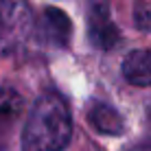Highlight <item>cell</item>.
<instances>
[{
  "label": "cell",
  "instance_id": "obj_1",
  "mask_svg": "<svg viewBox=\"0 0 151 151\" xmlns=\"http://www.w3.org/2000/svg\"><path fill=\"white\" fill-rule=\"evenodd\" d=\"M72 136V116L57 92L42 94L31 107L22 134V151H61Z\"/></svg>",
  "mask_w": 151,
  "mask_h": 151
},
{
  "label": "cell",
  "instance_id": "obj_2",
  "mask_svg": "<svg viewBox=\"0 0 151 151\" xmlns=\"http://www.w3.org/2000/svg\"><path fill=\"white\" fill-rule=\"evenodd\" d=\"M88 35H90V42L101 50H110L118 44L121 40V33H118V27L112 22L110 18V9H107L105 2H90V9H88Z\"/></svg>",
  "mask_w": 151,
  "mask_h": 151
},
{
  "label": "cell",
  "instance_id": "obj_3",
  "mask_svg": "<svg viewBox=\"0 0 151 151\" xmlns=\"http://www.w3.org/2000/svg\"><path fill=\"white\" fill-rule=\"evenodd\" d=\"M72 33V24L68 15L59 9H46L37 22V35L44 44L50 46H66Z\"/></svg>",
  "mask_w": 151,
  "mask_h": 151
},
{
  "label": "cell",
  "instance_id": "obj_4",
  "mask_svg": "<svg viewBox=\"0 0 151 151\" xmlns=\"http://www.w3.org/2000/svg\"><path fill=\"white\" fill-rule=\"evenodd\" d=\"M123 75L132 86H151V50H132L123 61Z\"/></svg>",
  "mask_w": 151,
  "mask_h": 151
},
{
  "label": "cell",
  "instance_id": "obj_5",
  "mask_svg": "<svg viewBox=\"0 0 151 151\" xmlns=\"http://www.w3.org/2000/svg\"><path fill=\"white\" fill-rule=\"evenodd\" d=\"M88 121L90 125L101 134H110V136H118L123 132V116L107 103H92L88 110Z\"/></svg>",
  "mask_w": 151,
  "mask_h": 151
},
{
  "label": "cell",
  "instance_id": "obj_6",
  "mask_svg": "<svg viewBox=\"0 0 151 151\" xmlns=\"http://www.w3.org/2000/svg\"><path fill=\"white\" fill-rule=\"evenodd\" d=\"M22 110V99L11 88H0V116L9 118Z\"/></svg>",
  "mask_w": 151,
  "mask_h": 151
},
{
  "label": "cell",
  "instance_id": "obj_7",
  "mask_svg": "<svg viewBox=\"0 0 151 151\" xmlns=\"http://www.w3.org/2000/svg\"><path fill=\"white\" fill-rule=\"evenodd\" d=\"M136 24L142 31H151V9L145 2H138L136 7Z\"/></svg>",
  "mask_w": 151,
  "mask_h": 151
},
{
  "label": "cell",
  "instance_id": "obj_8",
  "mask_svg": "<svg viewBox=\"0 0 151 151\" xmlns=\"http://www.w3.org/2000/svg\"><path fill=\"white\" fill-rule=\"evenodd\" d=\"M140 151H151V149H140Z\"/></svg>",
  "mask_w": 151,
  "mask_h": 151
},
{
  "label": "cell",
  "instance_id": "obj_9",
  "mask_svg": "<svg viewBox=\"0 0 151 151\" xmlns=\"http://www.w3.org/2000/svg\"><path fill=\"white\" fill-rule=\"evenodd\" d=\"M149 116H151V112H149Z\"/></svg>",
  "mask_w": 151,
  "mask_h": 151
}]
</instances>
